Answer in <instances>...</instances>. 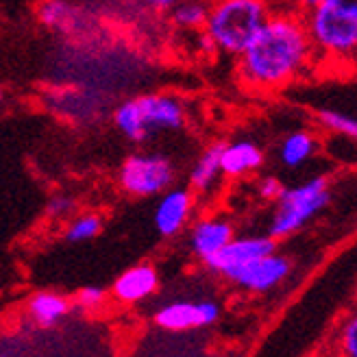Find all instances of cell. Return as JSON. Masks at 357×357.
Returning a JSON list of instances; mask_svg holds the SVG:
<instances>
[{"mask_svg":"<svg viewBox=\"0 0 357 357\" xmlns=\"http://www.w3.org/2000/svg\"><path fill=\"white\" fill-rule=\"evenodd\" d=\"M316 63L303 17L294 11L271 13L257 38L238 57L240 83L259 94L288 87Z\"/></svg>","mask_w":357,"mask_h":357,"instance_id":"cell-1","label":"cell"},{"mask_svg":"<svg viewBox=\"0 0 357 357\" xmlns=\"http://www.w3.org/2000/svg\"><path fill=\"white\" fill-rule=\"evenodd\" d=\"M112 118L129 142L146 144L157 135L181 131L188 124V105L172 92H144L116 105Z\"/></svg>","mask_w":357,"mask_h":357,"instance_id":"cell-2","label":"cell"},{"mask_svg":"<svg viewBox=\"0 0 357 357\" xmlns=\"http://www.w3.org/2000/svg\"><path fill=\"white\" fill-rule=\"evenodd\" d=\"M316 61L355 63L357 61V0H325L303 13Z\"/></svg>","mask_w":357,"mask_h":357,"instance_id":"cell-3","label":"cell"},{"mask_svg":"<svg viewBox=\"0 0 357 357\" xmlns=\"http://www.w3.org/2000/svg\"><path fill=\"white\" fill-rule=\"evenodd\" d=\"M268 17L271 7L266 0H213L203 35L211 50L238 59L257 38Z\"/></svg>","mask_w":357,"mask_h":357,"instance_id":"cell-4","label":"cell"},{"mask_svg":"<svg viewBox=\"0 0 357 357\" xmlns=\"http://www.w3.org/2000/svg\"><path fill=\"white\" fill-rule=\"evenodd\" d=\"M331 190L329 178L318 174L294 188H285L275 201V211L268 227V236L275 240L290 238L312 222L320 211L329 205Z\"/></svg>","mask_w":357,"mask_h":357,"instance_id":"cell-5","label":"cell"},{"mask_svg":"<svg viewBox=\"0 0 357 357\" xmlns=\"http://www.w3.org/2000/svg\"><path fill=\"white\" fill-rule=\"evenodd\" d=\"M176 168L172 159L159 151L131 153L118 170L120 188L131 196H137V199L164 194L172 188Z\"/></svg>","mask_w":357,"mask_h":357,"instance_id":"cell-6","label":"cell"},{"mask_svg":"<svg viewBox=\"0 0 357 357\" xmlns=\"http://www.w3.org/2000/svg\"><path fill=\"white\" fill-rule=\"evenodd\" d=\"M277 251V240L271 236H244V238H234L222 251H218L213 257L205 261V266L211 273L222 275L231 281L248 268L253 261L271 255Z\"/></svg>","mask_w":357,"mask_h":357,"instance_id":"cell-7","label":"cell"},{"mask_svg":"<svg viewBox=\"0 0 357 357\" xmlns=\"http://www.w3.org/2000/svg\"><path fill=\"white\" fill-rule=\"evenodd\" d=\"M220 318L216 301H172L159 307L155 323L168 331H188L196 327H209Z\"/></svg>","mask_w":357,"mask_h":357,"instance_id":"cell-8","label":"cell"},{"mask_svg":"<svg viewBox=\"0 0 357 357\" xmlns=\"http://www.w3.org/2000/svg\"><path fill=\"white\" fill-rule=\"evenodd\" d=\"M194 192L188 188H170L159 194L155 207V229L159 236L174 238L188 227L192 211H194Z\"/></svg>","mask_w":357,"mask_h":357,"instance_id":"cell-9","label":"cell"},{"mask_svg":"<svg viewBox=\"0 0 357 357\" xmlns=\"http://www.w3.org/2000/svg\"><path fill=\"white\" fill-rule=\"evenodd\" d=\"M290 273H292L290 259L275 251L271 255L253 261L248 268H244L234 283H238L240 288L248 292H271L288 279Z\"/></svg>","mask_w":357,"mask_h":357,"instance_id":"cell-10","label":"cell"},{"mask_svg":"<svg viewBox=\"0 0 357 357\" xmlns=\"http://www.w3.org/2000/svg\"><path fill=\"white\" fill-rule=\"evenodd\" d=\"M236 238V231L231 220L222 216H205L201 220H196L190 229V248L192 253L207 261L218 251Z\"/></svg>","mask_w":357,"mask_h":357,"instance_id":"cell-11","label":"cell"},{"mask_svg":"<svg viewBox=\"0 0 357 357\" xmlns=\"http://www.w3.org/2000/svg\"><path fill=\"white\" fill-rule=\"evenodd\" d=\"M222 176L240 178L251 172H257L264 166V151L253 139H234L225 142L220 153Z\"/></svg>","mask_w":357,"mask_h":357,"instance_id":"cell-12","label":"cell"},{"mask_svg":"<svg viewBox=\"0 0 357 357\" xmlns=\"http://www.w3.org/2000/svg\"><path fill=\"white\" fill-rule=\"evenodd\" d=\"M159 288V275L153 266L137 264L124 271L114 283V296L122 303H139L153 296Z\"/></svg>","mask_w":357,"mask_h":357,"instance_id":"cell-13","label":"cell"},{"mask_svg":"<svg viewBox=\"0 0 357 357\" xmlns=\"http://www.w3.org/2000/svg\"><path fill=\"white\" fill-rule=\"evenodd\" d=\"M320 151V137L312 129H296L279 142V159L285 168H301Z\"/></svg>","mask_w":357,"mask_h":357,"instance_id":"cell-14","label":"cell"},{"mask_svg":"<svg viewBox=\"0 0 357 357\" xmlns=\"http://www.w3.org/2000/svg\"><path fill=\"white\" fill-rule=\"evenodd\" d=\"M222 144L225 142H213V144L205 146L201 155L196 157V162L190 170V190L194 194H209L218 185L222 176V166H220Z\"/></svg>","mask_w":357,"mask_h":357,"instance_id":"cell-15","label":"cell"},{"mask_svg":"<svg viewBox=\"0 0 357 357\" xmlns=\"http://www.w3.org/2000/svg\"><path fill=\"white\" fill-rule=\"evenodd\" d=\"M70 303L57 292H38L29 301V316L42 327H52L68 314Z\"/></svg>","mask_w":357,"mask_h":357,"instance_id":"cell-16","label":"cell"},{"mask_svg":"<svg viewBox=\"0 0 357 357\" xmlns=\"http://www.w3.org/2000/svg\"><path fill=\"white\" fill-rule=\"evenodd\" d=\"M209 15V3L207 0H178V3L168 11L170 24L178 31L201 33L205 29Z\"/></svg>","mask_w":357,"mask_h":357,"instance_id":"cell-17","label":"cell"},{"mask_svg":"<svg viewBox=\"0 0 357 357\" xmlns=\"http://www.w3.org/2000/svg\"><path fill=\"white\" fill-rule=\"evenodd\" d=\"M102 231V218L98 213H79V216L70 218L68 227H66V240L73 244H81V242H89L94 240Z\"/></svg>","mask_w":357,"mask_h":357,"instance_id":"cell-18","label":"cell"},{"mask_svg":"<svg viewBox=\"0 0 357 357\" xmlns=\"http://www.w3.org/2000/svg\"><path fill=\"white\" fill-rule=\"evenodd\" d=\"M316 122L320 129L357 142V118L355 116L333 112V109H320V112H316Z\"/></svg>","mask_w":357,"mask_h":357,"instance_id":"cell-19","label":"cell"},{"mask_svg":"<svg viewBox=\"0 0 357 357\" xmlns=\"http://www.w3.org/2000/svg\"><path fill=\"white\" fill-rule=\"evenodd\" d=\"M337 353H340V357H357V312H353L340 327Z\"/></svg>","mask_w":357,"mask_h":357,"instance_id":"cell-20","label":"cell"},{"mask_svg":"<svg viewBox=\"0 0 357 357\" xmlns=\"http://www.w3.org/2000/svg\"><path fill=\"white\" fill-rule=\"evenodd\" d=\"M77 201L68 194H55L46 203V216L52 220H68L75 216Z\"/></svg>","mask_w":357,"mask_h":357,"instance_id":"cell-21","label":"cell"},{"mask_svg":"<svg viewBox=\"0 0 357 357\" xmlns=\"http://www.w3.org/2000/svg\"><path fill=\"white\" fill-rule=\"evenodd\" d=\"M105 296H107L105 288H100V285H89V288H83L77 294V305L83 310H92V307L102 305Z\"/></svg>","mask_w":357,"mask_h":357,"instance_id":"cell-22","label":"cell"},{"mask_svg":"<svg viewBox=\"0 0 357 357\" xmlns=\"http://www.w3.org/2000/svg\"><path fill=\"white\" fill-rule=\"evenodd\" d=\"M283 190H285V188L281 185V181H279V178H275V176H264L261 181L257 183V194H259V199L271 201V203H275V201L279 199Z\"/></svg>","mask_w":357,"mask_h":357,"instance_id":"cell-23","label":"cell"},{"mask_svg":"<svg viewBox=\"0 0 357 357\" xmlns=\"http://www.w3.org/2000/svg\"><path fill=\"white\" fill-rule=\"evenodd\" d=\"M137 3L151 11H170L178 0H137Z\"/></svg>","mask_w":357,"mask_h":357,"instance_id":"cell-24","label":"cell"},{"mask_svg":"<svg viewBox=\"0 0 357 357\" xmlns=\"http://www.w3.org/2000/svg\"><path fill=\"white\" fill-rule=\"evenodd\" d=\"M325 0H294V5L298 7V11H303V13H307V11H312L314 7H318V5H323Z\"/></svg>","mask_w":357,"mask_h":357,"instance_id":"cell-25","label":"cell"},{"mask_svg":"<svg viewBox=\"0 0 357 357\" xmlns=\"http://www.w3.org/2000/svg\"><path fill=\"white\" fill-rule=\"evenodd\" d=\"M0 100H3V87H0Z\"/></svg>","mask_w":357,"mask_h":357,"instance_id":"cell-26","label":"cell"}]
</instances>
